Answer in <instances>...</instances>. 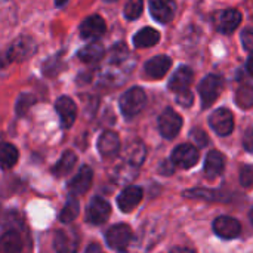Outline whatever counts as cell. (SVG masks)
I'll return each mask as SVG.
<instances>
[{"instance_id": "6da1fadb", "label": "cell", "mask_w": 253, "mask_h": 253, "mask_svg": "<svg viewBox=\"0 0 253 253\" xmlns=\"http://www.w3.org/2000/svg\"><path fill=\"white\" fill-rule=\"evenodd\" d=\"M147 96L141 87H132L125 92L120 98V108L126 117H135L145 107Z\"/></svg>"}, {"instance_id": "7a4b0ae2", "label": "cell", "mask_w": 253, "mask_h": 253, "mask_svg": "<svg viewBox=\"0 0 253 253\" xmlns=\"http://www.w3.org/2000/svg\"><path fill=\"white\" fill-rule=\"evenodd\" d=\"M222 87H224V82H222V79L219 76L209 74L202 80L199 92H200L202 104H203L205 108H209L218 99V96L222 92Z\"/></svg>"}, {"instance_id": "3957f363", "label": "cell", "mask_w": 253, "mask_h": 253, "mask_svg": "<svg viewBox=\"0 0 253 253\" xmlns=\"http://www.w3.org/2000/svg\"><path fill=\"white\" fill-rule=\"evenodd\" d=\"M36 52V43L28 36H21L16 40L12 42V44L7 47V58L13 62H21L28 58H31Z\"/></svg>"}, {"instance_id": "277c9868", "label": "cell", "mask_w": 253, "mask_h": 253, "mask_svg": "<svg viewBox=\"0 0 253 253\" xmlns=\"http://www.w3.org/2000/svg\"><path fill=\"white\" fill-rule=\"evenodd\" d=\"M105 240L108 243V246L114 251H126L127 246L132 242V230L130 227L125 225V224H119L111 227L107 234H105Z\"/></svg>"}, {"instance_id": "5b68a950", "label": "cell", "mask_w": 253, "mask_h": 253, "mask_svg": "<svg viewBox=\"0 0 253 253\" xmlns=\"http://www.w3.org/2000/svg\"><path fill=\"white\" fill-rule=\"evenodd\" d=\"M242 22V13L236 9H225L218 10L213 15V24L218 31L230 34L233 33Z\"/></svg>"}, {"instance_id": "8992f818", "label": "cell", "mask_w": 253, "mask_h": 253, "mask_svg": "<svg viewBox=\"0 0 253 253\" xmlns=\"http://www.w3.org/2000/svg\"><path fill=\"white\" fill-rule=\"evenodd\" d=\"M199 159H200L199 150L191 144H182L178 148H175V151L172 153L173 165L182 169H190L196 166L199 163Z\"/></svg>"}, {"instance_id": "52a82bcc", "label": "cell", "mask_w": 253, "mask_h": 253, "mask_svg": "<svg viewBox=\"0 0 253 253\" xmlns=\"http://www.w3.org/2000/svg\"><path fill=\"white\" fill-rule=\"evenodd\" d=\"M181 127H182V117L170 108L165 110V113L159 119L160 133L168 139H173L179 133Z\"/></svg>"}, {"instance_id": "ba28073f", "label": "cell", "mask_w": 253, "mask_h": 253, "mask_svg": "<svg viewBox=\"0 0 253 253\" xmlns=\"http://www.w3.org/2000/svg\"><path fill=\"white\" fill-rule=\"evenodd\" d=\"M209 123L212 129L219 135V136H227L233 132L234 129V119L230 110L227 108H218L216 111L212 113L209 117Z\"/></svg>"}, {"instance_id": "9c48e42d", "label": "cell", "mask_w": 253, "mask_h": 253, "mask_svg": "<svg viewBox=\"0 0 253 253\" xmlns=\"http://www.w3.org/2000/svg\"><path fill=\"white\" fill-rule=\"evenodd\" d=\"M10 225L7 227L4 224V233H3V239H1V249L4 252H19L24 248V242H22V234L21 230L15 225V219L6 218Z\"/></svg>"}, {"instance_id": "30bf717a", "label": "cell", "mask_w": 253, "mask_h": 253, "mask_svg": "<svg viewBox=\"0 0 253 253\" xmlns=\"http://www.w3.org/2000/svg\"><path fill=\"white\" fill-rule=\"evenodd\" d=\"M150 12L153 18L162 24L170 22L176 13L175 0H150Z\"/></svg>"}, {"instance_id": "8fae6325", "label": "cell", "mask_w": 253, "mask_h": 253, "mask_svg": "<svg viewBox=\"0 0 253 253\" xmlns=\"http://www.w3.org/2000/svg\"><path fill=\"white\" fill-rule=\"evenodd\" d=\"M110 215H111V206L108 205V202H105L104 199H99V197H95L90 202L87 212H86L87 221L95 225L104 224L110 218Z\"/></svg>"}, {"instance_id": "7c38bea8", "label": "cell", "mask_w": 253, "mask_h": 253, "mask_svg": "<svg viewBox=\"0 0 253 253\" xmlns=\"http://www.w3.org/2000/svg\"><path fill=\"white\" fill-rule=\"evenodd\" d=\"M213 230L221 239L230 240V239H236L240 234L242 225L237 219L231 216H219L213 222Z\"/></svg>"}, {"instance_id": "4fadbf2b", "label": "cell", "mask_w": 253, "mask_h": 253, "mask_svg": "<svg viewBox=\"0 0 253 253\" xmlns=\"http://www.w3.org/2000/svg\"><path fill=\"white\" fill-rule=\"evenodd\" d=\"M105 30H107L105 21L99 15H92L86 18L80 25V34L83 39H87V40L101 37L105 33Z\"/></svg>"}, {"instance_id": "5bb4252c", "label": "cell", "mask_w": 253, "mask_h": 253, "mask_svg": "<svg viewBox=\"0 0 253 253\" xmlns=\"http://www.w3.org/2000/svg\"><path fill=\"white\" fill-rule=\"evenodd\" d=\"M98 150H99L101 156L105 157V159H110V157L117 156L119 151H120V139H119V135L116 132H111V130L104 132L99 136V139H98Z\"/></svg>"}, {"instance_id": "9a60e30c", "label": "cell", "mask_w": 253, "mask_h": 253, "mask_svg": "<svg viewBox=\"0 0 253 253\" xmlns=\"http://www.w3.org/2000/svg\"><path fill=\"white\" fill-rule=\"evenodd\" d=\"M56 111L64 127H71L77 117V107L74 101L68 96H61L56 101Z\"/></svg>"}, {"instance_id": "2e32d148", "label": "cell", "mask_w": 253, "mask_h": 253, "mask_svg": "<svg viewBox=\"0 0 253 253\" xmlns=\"http://www.w3.org/2000/svg\"><path fill=\"white\" fill-rule=\"evenodd\" d=\"M144 191L139 187H127L122 191V194L117 199V205L122 212H130L133 211L139 202L142 200Z\"/></svg>"}, {"instance_id": "e0dca14e", "label": "cell", "mask_w": 253, "mask_h": 253, "mask_svg": "<svg viewBox=\"0 0 253 253\" xmlns=\"http://www.w3.org/2000/svg\"><path fill=\"white\" fill-rule=\"evenodd\" d=\"M92 178H93V175H92L90 168H89V166H83V168L79 170V173H77V175L71 179V182L68 184L70 193L74 194V196L84 194V193L90 188V185H92Z\"/></svg>"}, {"instance_id": "ac0fdd59", "label": "cell", "mask_w": 253, "mask_h": 253, "mask_svg": "<svg viewBox=\"0 0 253 253\" xmlns=\"http://www.w3.org/2000/svg\"><path fill=\"white\" fill-rule=\"evenodd\" d=\"M191 83H193V70L187 65H182L172 76L169 82V89L175 93H179V92L188 90Z\"/></svg>"}, {"instance_id": "d6986e66", "label": "cell", "mask_w": 253, "mask_h": 253, "mask_svg": "<svg viewBox=\"0 0 253 253\" xmlns=\"http://www.w3.org/2000/svg\"><path fill=\"white\" fill-rule=\"evenodd\" d=\"M172 65V61L169 56H165V55H160V56H156V58H151L147 64H145V74L150 77V79H162L170 68Z\"/></svg>"}, {"instance_id": "ffe728a7", "label": "cell", "mask_w": 253, "mask_h": 253, "mask_svg": "<svg viewBox=\"0 0 253 253\" xmlns=\"http://www.w3.org/2000/svg\"><path fill=\"white\" fill-rule=\"evenodd\" d=\"M145 154H147L145 145L139 141H133V142H129V145L126 147L123 153V159L126 163L135 168H139L145 160Z\"/></svg>"}, {"instance_id": "44dd1931", "label": "cell", "mask_w": 253, "mask_h": 253, "mask_svg": "<svg viewBox=\"0 0 253 253\" xmlns=\"http://www.w3.org/2000/svg\"><path fill=\"white\" fill-rule=\"evenodd\" d=\"M224 166H225V159H224V156H222L219 151L213 150V151H211V153L208 154V157H206V162H205V173H206L209 178H215V176H218V175L222 173Z\"/></svg>"}, {"instance_id": "7402d4cb", "label": "cell", "mask_w": 253, "mask_h": 253, "mask_svg": "<svg viewBox=\"0 0 253 253\" xmlns=\"http://www.w3.org/2000/svg\"><path fill=\"white\" fill-rule=\"evenodd\" d=\"M160 40V33L151 27H145L138 31L133 37V44L136 47H151Z\"/></svg>"}, {"instance_id": "603a6c76", "label": "cell", "mask_w": 253, "mask_h": 253, "mask_svg": "<svg viewBox=\"0 0 253 253\" xmlns=\"http://www.w3.org/2000/svg\"><path fill=\"white\" fill-rule=\"evenodd\" d=\"M104 53H105V50H104L102 44L95 42V43H90V44L84 46L83 49H80L79 58L86 64H95L102 59Z\"/></svg>"}, {"instance_id": "cb8c5ba5", "label": "cell", "mask_w": 253, "mask_h": 253, "mask_svg": "<svg viewBox=\"0 0 253 253\" xmlns=\"http://www.w3.org/2000/svg\"><path fill=\"white\" fill-rule=\"evenodd\" d=\"M76 162H77L76 154H74L73 151H65V153L62 154V157L59 159V162L55 165L53 173H55L56 176H65V175H68V173L73 170Z\"/></svg>"}, {"instance_id": "d4e9b609", "label": "cell", "mask_w": 253, "mask_h": 253, "mask_svg": "<svg viewBox=\"0 0 253 253\" xmlns=\"http://www.w3.org/2000/svg\"><path fill=\"white\" fill-rule=\"evenodd\" d=\"M80 212V206H79V202L74 199V197H70L65 203V206L62 208L61 213H59V219L64 222V224H68L71 221H74L77 218Z\"/></svg>"}, {"instance_id": "484cf974", "label": "cell", "mask_w": 253, "mask_h": 253, "mask_svg": "<svg viewBox=\"0 0 253 253\" xmlns=\"http://www.w3.org/2000/svg\"><path fill=\"white\" fill-rule=\"evenodd\" d=\"M236 104L240 108H251L253 107V86L252 84H243L239 87L236 93Z\"/></svg>"}, {"instance_id": "4316f807", "label": "cell", "mask_w": 253, "mask_h": 253, "mask_svg": "<svg viewBox=\"0 0 253 253\" xmlns=\"http://www.w3.org/2000/svg\"><path fill=\"white\" fill-rule=\"evenodd\" d=\"M18 162V150L12 144H3L1 147V168L3 170L10 169Z\"/></svg>"}, {"instance_id": "83f0119b", "label": "cell", "mask_w": 253, "mask_h": 253, "mask_svg": "<svg viewBox=\"0 0 253 253\" xmlns=\"http://www.w3.org/2000/svg\"><path fill=\"white\" fill-rule=\"evenodd\" d=\"M53 245H55V249L59 252H70L76 249V242H73L71 236L64 231H56Z\"/></svg>"}, {"instance_id": "f1b7e54d", "label": "cell", "mask_w": 253, "mask_h": 253, "mask_svg": "<svg viewBox=\"0 0 253 253\" xmlns=\"http://www.w3.org/2000/svg\"><path fill=\"white\" fill-rule=\"evenodd\" d=\"M144 7V0H127L125 6V16L127 19H136L139 18Z\"/></svg>"}, {"instance_id": "f546056e", "label": "cell", "mask_w": 253, "mask_h": 253, "mask_svg": "<svg viewBox=\"0 0 253 253\" xmlns=\"http://www.w3.org/2000/svg\"><path fill=\"white\" fill-rule=\"evenodd\" d=\"M36 102V98L34 95H30V93H24L18 98L16 101V113L18 116H24L27 114V111L31 108V105Z\"/></svg>"}, {"instance_id": "4dcf8cb0", "label": "cell", "mask_w": 253, "mask_h": 253, "mask_svg": "<svg viewBox=\"0 0 253 253\" xmlns=\"http://www.w3.org/2000/svg\"><path fill=\"white\" fill-rule=\"evenodd\" d=\"M240 182L243 187H253V166H249V165L242 166Z\"/></svg>"}, {"instance_id": "1f68e13d", "label": "cell", "mask_w": 253, "mask_h": 253, "mask_svg": "<svg viewBox=\"0 0 253 253\" xmlns=\"http://www.w3.org/2000/svg\"><path fill=\"white\" fill-rule=\"evenodd\" d=\"M242 43L246 50H253V28H245L242 31Z\"/></svg>"}, {"instance_id": "d6a6232c", "label": "cell", "mask_w": 253, "mask_h": 253, "mask_svg": "<svg viewBox=\"0 0 253 253\" xmlns=\"http://www.w3.org/2000/svg\"><path fill=\"white\" fill-rule=\"evenodd\" d=\"M176 101L184 107H190L193 104V93L190 90L179 92V93H176Z\"/></svg>"}, {"instance_id": "836d02e7", "label": "cell", "mask_w": 253, "mask_h": 253, "mask_svg": "<svg viewBox=\"0 0 253 253\" xmlns=\"http://www.w3.org/2000/svg\"><path fill=\"white\" fill-rule=\"evenodd\" d=\"M191 136L197 141V144H199L200 147H205V145L208 144V136H206V133H205L203 130H200V129H194V130L191 132Z\"/></svg>"}, {"instance_id": "e575fe53", "label": "cell", "mask_w": 253, "mask_h": 253, "mask_svg": "<svg viewBox=\"0 0 253 253\" xmlns=\"http://www.w3.org/2000/svg\"><path fill=\"white\" fill-rule=\"evenodd\" d=\"M243 145L248 151L253 153V126L246 130V133L243 136Z\"/></svg>"}, {"instance_id": "d590c367", "label": "cell", "mask_w": 253, "mask_h": 253, "mask_svg": "<svg viewBox=\"0 0 253 253\" xmlns=\"http://www.w3.org/2000/svg\"><path fill=\"white\" fill-rule=\"evenodd\" d=\"M248 71L253 77V50L252 53H251V56H249V59H248Z\"/></svg>"}, {"instance_id": "8d00e7d4", "label": "cell", "mask_w": 253, "mask_h": 253, "mask_svg": "<svg viewBox=\"0 0 253 253\" xmlns=\"http://www.w3.org/2000/svg\"><path fill=\"white\" fill-rule=\"evenodd\" d=\"M90 251H101V248H99V246L92 245V246H89V248H87V252H90Z\"/></svg>"}, {"instance_id": "74e56055", "label": "cell", "mask_w": 253, "mask_h": 253, "mask_svg": "<svg viewBox=\"0 0 253 253\" xmlns=\"http://www.w3.org/2000/svg\"><path fill=\"white\" fill-rule=\"evenodd\" d=\"M55 3H56V6H64L67 3V0H55Z\"/></svg>"}, {"instance_id": "f35d334b", "label": "cell", "mask_w": 253, "mask_h": 253, "mask_svg": "<svg viewBox=\"0 0 253 253\" xmlns=\"http://www.w3.org/2000/svg\"><path fill=\"white\" fill-rule=\"evenodd\" d=\"M251 219H252V224H253V208H252V211H251Z\"/></svg>"}, {"instance_id": "ab89813d", "label": "cell", "mask_w": 253, "mask_h": 253, "mask_svg": "<svg viewBox=\"0 0 253 253\" xmlns=\"http://www.w3.org/2000/svg\"><path fill=\"white\" fill-rule=\"evenodd\" d=\"M108 1H113V0H108Z\"/></svg>"}]
</instances>
